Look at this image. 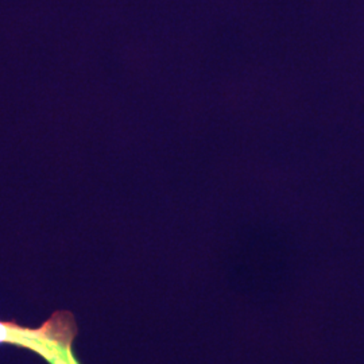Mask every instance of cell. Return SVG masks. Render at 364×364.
<instances>
[{"mask_svg": "<svg viewBox=\"0 0 364 364\" xmlns=\"http://www.w3.org/2000/svg\"><path fill=\"white\" fill-rule=\"evenodd\" d=\"M77 321L70 311H55L41 326L0 320V346L34 352L49 364H81L75 351Z\"/></svg>", "mask_w": 364, "mask_h": 364, "instance_id": "1", "label": "cell"}]
</instances>
